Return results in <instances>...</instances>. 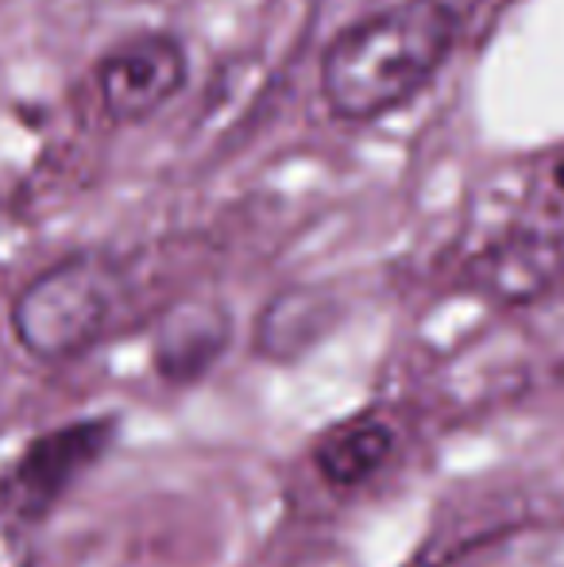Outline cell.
<instances>
[{"label": "cell", "mask_w": 564, "mask_h": 567, "mask_svg": "<svg viewBox=\"0 0 564 567\" xmlns=\"http://www.w3.org/2000/svg\"><path fill=\"white\" fill-rule=\"evenodd\" d=\"M113 433L116 421L90 417L35 436L0 486V514L23 529H35L59 506L62 494L109 452Z\"/></svg>", "instance_id": "277c9868"}, {"label": "cell", "mask_w": 564, "mask_h": 567, "mask_svg": "<svg viewBox=\"0 0 564 567\" xmlns=\"http://www.w3.org/2000/svg\"><path fill=\"white\" fill-rule=\"evenodd\" d=\"M233 317L217 301H182L163 317L155 332V367L171 382H194L221 359Z\"/></svg>", "instance_id": "5b68a950"}, {"label": "cell", "mask_w": 564, "mask_h": 567, "mask_svg": "<svg viewBox=\"0 0 564 567\" xmlns=\"http://www.w3.org/2000/svg\"><path fill=\"white\" fill-rule=\"evenodd\" d=\"M553 182H557V189L564 194V155L557 158V163H553Z\"/></svg>", "instance_id": "ba28073f"}, {"label": "cell", "mask_w": 564, "mask_h": 567, "mask_svg": "<svg viewBox=\"0 0 564 567\" xmlns=\"http://www.w3.org/2000/svg\"><path fill=\"white\" fill-rule=\"evenodd\" d=\"M337 321V301L314 286H290L275 293L256 321V348L264 355H301L329 324Z\"/></svg>", "instance_id": "8992f818"}, {"label": "cell", "mask_w": 564, "mask_h": 567, "mask_svg": "<svg viewBox=\"0 0 564 567\" xmlns=\"http://www.w3.org/2000/svg\"><path fill=\"white\" fill-rule=\"evenodd\" d=\"M129 306V270L105 251H78L39 270L16 293L8 321L28 355L66 363L113 337Z\"/></svg>", "instance_id": "7a4b0ae2"}, {"label": "cell", "mask_w": 564, "mask_h": 567, "mask_svg": "<svg viewBox=\"0 0 564 567\" xmlns=\"http://www.w3.org/2000/svg\"><path fill=\"white\" fill-rule=\"evenodd\" d=\"M394 429L379 417H356L317 436L314 463L332 486H360L391 460Z\"/></svg>", "instance_id": "52a82bcc"}, {"label": "cell", "mask_w": 564, "mask_h": 567, "mask_svg": "<svg viewBox=\"0 0 564 567\" xmlns=\"http://www.w3.org/2000/svg\"><path fill=\"white\" fill-rule=\"evenodd\" d=\"M189 82L186 43L171 31H136L113 43L90 70L98 109L113 124H143Z\"/></svg>", "instance_id": "3957f363"}, {"label": "cell", "mask_w": 564, "mask_h": 567, "mask_svg": "<svg viewBox=\"0 0 564 567\" xmlns=\"http://www.w3.org/2000/svg\"><path fill=\"white\" fill-rule=\"evenodd\" d=\"M460 39L449 0H394L348 23L321 54V101L340 124H376L429 90Z\"/></svg>", "instance_id": "6da1fadb"}]
</instances>
